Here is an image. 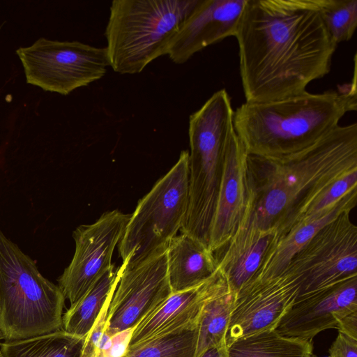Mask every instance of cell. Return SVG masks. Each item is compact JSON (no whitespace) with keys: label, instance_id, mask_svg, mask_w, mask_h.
I'll return each mask as SVG.
<instances>
[{"label":"cell","instance_id":"obj_1","mask_svg":"<svg viewBox=\"0 0 357 357\" xmlns=\"http://www.w3.org/2000/svg\"><path fill=\"white\" fill-rule=\"evenodd\" d=\"M245 102L306 91L331 70L337 45L316 0H247L235 35Z\"/></svg>","mask_w":357,"mask_h":357},{"label":"cell","instance_id":"obj_2","mask_svg":"<svg viewBox=\"0 0 357 357\" xmlns=\"http://www.w3.org/2000/svg\"><path fill=\"white\" fill-rule=\"evenodd\" d=\"M248 185L258 222L278 238L335 181L357 169V123L338 125L310 147L279 160L248 154Z\"/></svg>","mask_w":357,"mask_h":357},{"label":"cell","instance_id":"obj_3","mask_svg":"<svg viewBox=\"0 0 357 357\" xmlns=\"http://www.w3.org/2000/svg\"><path fill=\"white\" fill-rule=\"evenodd\" d=\"M356 68L353 83L338 91L266 102H245L234 112V128L248 155L279 160L310 147L357 109Z\"/></svg>","mask_w":357,"mask_h":357},{"label":"cell","instance_id":"obj_4","mask_svg":"<svg viewBox=\"0 0 357 357\" xmlns=\"http://www.w3.org/2000/svg\"><path fill=\"white\" fill-rule=\"evenodd\" d=\"M200 0H114L105 30L109 67L141 73L167 55L169 43Z\"/></svg>","mask_w":357,"mask_h":357},{"label":"cell","instance_id":"obj_5","mask_svg":"<svg viewBox=\"0 0 357 357\" xmlns=\"http://www.w3.org/2000/svg\"><path fill=\"white\" fill-rule=\"evenodd\" d=\"M0 331L4 341L62 329L65 298L35 261L0 229Z\"/></svg>","mask_w":357,"mask_h":357},{"label":"cell","instance_id":"obj_6","mask_svg":"<svg viewBox=\"0 0 357 357\" xmlns=\"http://www.w3.org/2000/svg\"><path fill=\"white\" fill-rule=\"evenodd\" d=\"M189 201V151L139 202L118 244L123 268L166 252L184 223Z\"/></svg>","mask_w":357,"mask_h":357},{"label":"cell","instance_id":"obj_7","mask_svg":"<svg viewBox=\"0 0 357 357\" xmlns=\"http://www.w3.org/2000/svg\"><path fill=\"white\" fill-rule=\"evenodd\" d=\"M16 54L28 84L45 91L68 95L105 76L109 61L105 47L79 41L39 38Z\"/></svg>","mask_w":357,"mask_h":357},{"label":"cell","instance_id":"obj_8","mask_svg":"<svg viewBox=\"0 0 357 357\" xmlns=\"http://www.w3.org/2000/svg\"><path fill=\"white\" fill-rule=\"evenodd\" d=\"M351 211L322 227L289 263L284 272L298 284L297 299L357 276V227Z\"/></svg>","mask_w":357,"mask_h":357},{"label":"cell","instance_id":"obj_9","mask_svg":"<svg viewBox=\"0 0 357 357\" xmlns=\"http://www.w3.org/2000/svg\"><path fill=\"white\" fill-rule=\"evenodd\" d=\"M130 215L107 211L93 223L78 226L73 233L75 253L58 278V287L70 305L77 302L110 268L114 248Z\"/></svg>","mask_w":357,"mask_h":357},{"label":"cell","instance_id":"obj_10","mask_svg":"<svg viewBox=\"0 0 357 357\" xmlns=\"http://www.w3.org/2000/svg\"><path fill=\"white\" fill-rule=\"evenodd\" d=\"M109 306L105 333L112 336L133 330L172 293L166 252L123 268Z\"/></svg>","mask_w":357,"mask_h":357},{"label":"cell","instance_id":"obj_11","mask_svg":"<svg viewBox=\"0 0 357 357\" xmlns=\"http://www.w3.org/2000/svg\"><path fill=\"white\" fill-rule=\"evenodd\" d=\"M298 284L286 272L268 278H253L236 294L225 343L264 330L275 329L294 303Z\"/></svg>","mask_w":357,"mask_h":357},{"label":"cell","instance_id":"obj_12","mask_svg":"<svg viewBox=\"0 0 357 357\" xmlns=\"http://www.w3.org/2000/svg\"><path fill=\"white\" fill-rule=\"evenodd\" d=\"M357 276L297 299L275 330L282 336L312 341L320 332L336 328L337 320L357 311Z\"/></svg>","mask_w":357,"mask_h":357},{"label":"cell","instance_id":"obj_13","mask_svg":"<svg viewBox=\"0 0 357 357\" xmlns=\"http://www.w3.org/2000/svg\"><path fill=\"white\" fill-rule=\"evenodd\" d=\"M247 0H200L171 40L167 55L182 64L195 54L235 36Z\"/></svg>","mask_w":357,"mask_h":357},{"label":"cell","instance_id":"obj_14","mask_svg":"<svg viewBox=\"0 0 357 357\" xmlns=\"http://www.w3.org/2000/svg\"><path fill=\"white\" fill-rule=\"evenodd\" d=\"M248 153L234 131L225 153L208 248L215 253L227 245L245 211L248 198Z\"/></svg>","mask_w":357,"mask_h":357},{"label":"cell","instance_id":"obj_15","mask_svg":"<svg viewBox=\"0 0 357 357\" xmlns=\"http://www.w3.org/2000/svg\"><path fill=\"white\" fill-rule=\"evenodd\" d=\"M228 284L218 268L204 283L172 294L132 330L128 349L157 337L197 326L207 301Z\"/></svg>","mask_w":357,"mask_h":357},{"label":"cell","instance_id":"obj_16","mask_svg":"<svg viewBox=\"0 0 357 357\" xmlns=\"http://www.w3.org/2000/svg\"><path fill=\"white\" fill-rule=\"evenodd\" d=\"M278 239L275 229L260 227L248 190L243 217L227 243L224 255L218 259V268L225 275L231 291L237 294L253 278L266 253Z\"/></svg>","mask_w":357,"mask_h":357},{"label":"cell","instance_id":"obj_17","mask_svg":"<svg viewBox=\"0 0 357 357\" xmlns=\"http://www.w3.org/2000/svg\"><path fill=\"white\" fill-rule=\"evenodd\" d=\"M357 188L314 218L301 222L280 237L266 253L253 278H268L282 273L294 256L326 225L356 206Z\"/></svg>","mask_w":357,"mask_h":357},{"label":"cell","instance_id":"obj_18","mask_svg":"<svg viewBox=\"0 0 357 357\" xmlns=\"http://www.w3.org/2000/svg\"><path fill=\"white\" fill-rule=\"evenodd\" d=\"M167 276L172 293L196 287L213 276L218 269L214 253L204 244L182 233L166 250Z\"/></svg>","mask_w":357,"mask_h":357},{"label":"cell","instance_id":"obj_19","mask_svg":"<svg viewBox=\"0 0 357 357\" xmlns=\"http://www.w3.org/2000/svg\"><path fill=\"white\" fill-rule=\"evenodd\" d=\"M122 268H110L77 302L70 306L62 317V330L86 337L95 324L107 301L113 295Z\"/></svg>","mask_w":357,"mask_h":357},{"label":"cell","instance_id":"obj_20","mask_svg":"<svg viewBox=\"0 0 357 357\" xmlns=\"http://www.w3.org/2000/svg\"><path fill=\"white\" fill-rule=\"evenodd\" d=\"M312 341L289 338L275 329L238 338L227 347L229 357H311Z\"/></svg>","mask_w":357,"mask_h":357},{"label":"cell","instance_id":"obj_21","mask_svg":"<svg viewBox=\"0 0 357 357\" xmlns=\"http://www.w3.org/2000/svg\"><path fill=\"white\" fill-rule=\"evenodd\" d=\"M86 337L59 330L30 338L0 343V357H84Z\"/></svg>","mask_w":357,"mask_h":357},{"label":"cell","instance_id":"obj_22","mask_svg":"<svg viewBox=\"0 0 357 357\" xmlns=\"http://www.w3.org/2000/svg\"><path fill=\"white\" fill-rule=\"evenodd\" d=\"M236 296V294L231 291L227 284L205 304L197 325L195 357L210 347L225 343Z\"/></svg>","mask_w":357,"mask_h":357},{"label":"cell","instance_id":"obj_23","mask_svg":"<svg viewBox=\"0 0 357 357\" xmlns=\"http://www.w3.org/2000/svg\"><path fill=\"white\" fill-rule=\"evenodd\" d=\"M197 335V326L128 349L122 357H195Z\"/></svg>","mask_w":357,"mask_h":357},{"label":"cell","instance_id":"obj_24","mask_svg":"<svg viewBox=\"0 0 357 357\" xmlns=\"http://www.w3.org/2000/svg\"><path fill=\"white\" fill-rule=\"evenodd\" d=\"M322 21L333 42L349 40L357 26V0H316Z\"/></svg>","mask_w":357,"mask_h":357},{"label":"cell","instance_id":"obj_25","mask_svg":"<svg viewBox=\"0 0 357 357\" xmlns=\"http://www.w3.org/2000/svg\"><path fill=\"white\" fill-rule=\"evenodd\" d=\"M355 188H357V169L351 171L331 184L311 204L296 225L319 215Z\"/></svg>","mask_w":357,"mask_h":357},{"label":"cell","instance_id":"obj_26","mask_svg":"<svg viewBox=\"0 0 357 357\" xmlns=\"http://www.w3.org/2000/svg\"><path fill=\"white\" fill-rule=\"evenodd\" d=\"M132 330L109 336L105 331L97 347L95 357H122L126 352Z\"/></svg>","mask_w":357,"mask_h":357},{"label":"cell","instance_id":"obj_27","mask_svg":"<svg viewBox=\"0 0 357 357\" xmlns=\"http://www.w3.org/2000/svg\"><path fill=\"white\" fill-rule=\"evenodd\" d=\"M328 352L329 357H357V339L338 332Z\"/></svg>","mask_w":357,"mask_h":357},{"label":"cell","instance_id":"obj_28","mask_svg":"<svg viewBox=\"0 0 357 357\" xmlns=\"http://www.w3.org/2000/svg\"><path fill=\"white\" fill-rule=\"evenodd\" d=\"M337 322L338 332L357 339V311L339 319Z\"/></svg>","mask_w":357,"mask_h":357},{"label":"cell","instance_id":"obj_29","mask_svg":"<svg viewBox=\"0 0 357 357\" xmlns=\"http://www.w3.org/2000/svg\"><path fill=\"white\" fill-rule=\"evenodd\" d=\"M198 357H229L225 343L210 347L204 351Z\"/></svg>","mask_w":357,"mask_h":357},{"label":"cell","instance_id":"obj_30","mask_svg":"<svg viewBox=\"0 0 357 357\" xmlns=\"http://www.w3.org/2000/svg\"><path fill=\"white\" fill-rule=\"evenodd\" d=\"M1 286H0V310H1Z\"/></svg>","mask_w":357,"mask_h":357},{"label":"cell","instance_id":"obj_31","mask_svg":"<svg viewBox=\"0 0 357 357\" xmlns=\"http://www.w3.org/2000/svg\"><path fill=\"white\" fill-rule=\"evenodd\" d=\"M3 340V336H2V334L1 333V331H0V341Z\"/></svg>","mask_w":357,"mask_h":357},{"label":"cell","instance_id":"obj_32","mask_svg":"<svg viewBox=\"0 0 357 357\" xmlns=\"http://www.w3.org/2000/svg\"><path fill=\"white\" fill-rule=\"evenodd\" d=\"M311 357H317V356L312 354ZM326 357H329V356H326Z\"/></svg>","mask_w":357,"mask_h":357}]
</instances>
